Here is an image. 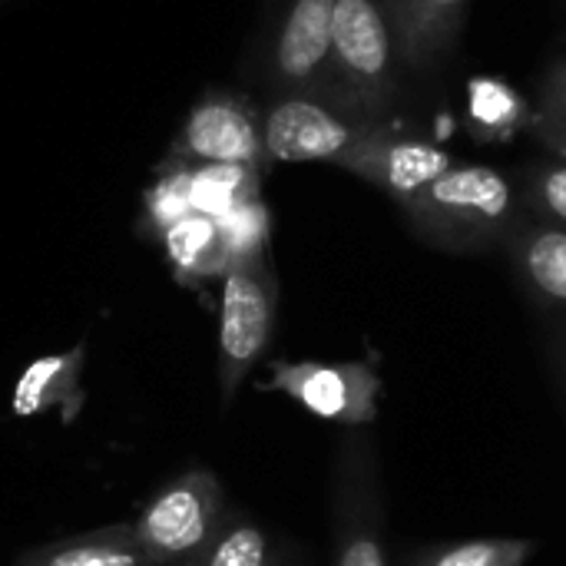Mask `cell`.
I'll return each mask as SVG.
<instances>
[{"label": "cell", "instance_id": "8", "mask_svg": "<svg viewBox=\"0 0 566 566\" xmlns=\"http://www.w3.org/2000/svg\"><path fill=\"white\" fill-rule=\"evenodd\" d=\"M169 163L179 166H202V163H226V166H252L262 169L269 163L262 143V123L255 119L252 106L232 93H209L202 96L169 149Z\"/></svg>", "mask_w": 566, "mask_h": 566}, {"label": "cell", "instance_id": "12", "mask_svg": "<svg viewBox=\"0 0 566 566\" xmlns=\"http://www.w3.org/2000/svg\"><path fill=\"white\" fill-rule=\"evenodd\" d=\"M83 361H86V348L73 345L63 355H46V358H36L33 365H27L17 378L10 411L17 418L63 411V421L70 424L83 408V385H80Z\"/></svg>", "mask_w": 566, "mask_h": 566}, {"label": "cell", "instance_id": "21", "mask_svg": "<svg viewBox=\"0 0 566 566\" xmlns=\"http://www.w3.org/2000/svg\"><path fill=\"white\" fill-rule=\"evenodd\" d=\"M537 136L566 163V60L554 63L541 83Z\"/></svg>", "mask_w": 566, "mask_h": 566}, {"label": "cell", "instance_id": "18", "mask_svg": "<svg viewBox=\"0 0 566 566\" xmlns=\"http://www.w3.org/2000/svg\"><path fill=\"white\" fill-rule=\"evenodd\" d=\"M219 229V245L226 255V265H239V262H252V259H265L269 249V206L255 196L239 202L235 209H229L226 216L216 219Z\"/></svg>", "mask_w": 566, "mask_h": 566}, {"label": "cell", "instance_id": "4", "mask_svg": "<svg viewBox=\"0 0 566 566\" xmlns=\"http://www.w3.org/2000/svg\"><path fill=\"white\" fill-rule=\"evenodd\" d=\"M275 275L265 259L239 262L222 275L219 305V385L222 405H229L255 361L265 355L275 328Z\"/></svg>", "mask_w": 566, "mask_h": 566}, {"label": "cell", "instance_id": "22", "mask_svg": "<svg viewBox=\"0 0 566 566\" xmlns=\"http://www.w3.org/2000/svg\"><path fill=\"white\" fill-rule=\"evenodd\" d=\"M531 202L551 226L566 229V163L531 172Z\"/></svg>", "mask_w": 566, "mask_h": 566}, {"label": "cell", "instance_id": "2", "mask_svg": "<svg viewBox=\"0 0 566 566\" xmlns=\"http://www.w3.org/2000/svg\"><path fill=\"white\" fill-rule=\"evenodd\" d=\"M398 63L385 0H335L328 83L335 103L378 119L398 90Z\"/></svg>", "mask_w": 566, "mask_h": 566}, {"label": "cell", "instance_id": "23", "mask_svg": "<svg viewBox=\"0 0 566 566\" xmlns=\"http://www.w3.org/2000/svg\"><path fill=\"white\" fill-rule=\"evenodd\" d=\"M169 566H189V564H169Z\"/></svg>", "mask_w": 566, "mask_h": 566}, {"label": "cell", "instance_id": "19", "mask_svg": "<svg viewBox=\"0 0 566 566\" xmlns=\"http://www.w3.org/2000/svg\"><path fill=\"white\" fill-rule=\"evenodd\" d=\"M537 554L531 537H474L424 554L415 566H527Z\"/></svg>", "mask_w": 566, "mask_h": 566}, {"label": "cell", "instance_id": "3", "mask_svg": "<svg viewBox=\"0 0 566 566\" xmlns=\"http://www.w3.org/2000/svg\"><path fill=\"white\" fill-rule=\"evenodd\" d=\"M222 521L226 497L219 478L209 471H186L139 511L133 534L149 566H169L196 557Z\"/></svg>", "mask_w": 566, "mask_h": 566}, {"label": "cell", "instance_id": "15", "mask_svg": "<svg viewBox=\"0 0 566 566\" xmlns=\"http://www.w3.org/2000/svg\"><path fill=\"white\" fill-rule=\"evenodd\" d=\"M159 242H163L166 259L182 285H199L209 279H222L229 272L222 245H219L216 219H209V216L189 212L186 219L169 226L159 235Z\"/></svg>", "mask_w": 566, "mask_h": 566}, {"label": "cell", "instance_id": "17", "mask_svg": "<svg viewBox=\"0 0 566 566\" xmlns=\"http://www.w3.org/2000/svg\"><path fill=\"white\" fill-rule=\"evenodd\" d=\"M262 169L252 166H226V163H202L189 166V206L199 216L219 219L245 199L259 196Z\"/></svg>", "mask_w": 566, "mask_h": 566}, {"label": "cell", "instance_id": "10", "mask_svg": "<svg viewBox=\"0 0 566 566\" xmlns=\"http://www.w3.org/2000/svg\"><path fill=\"white\" fill-rule=\"evenodd\" d=\"M332 13L335 0H289L272 43V76L285 90V96L328 93Z\"/></svg>", "mask_w": 566, "mask_h": 566}, {"label": "cell", "instance_id": "7", "mask_svg": "<svg viewBox=\"0 0 566 566\" xmlns=\"http://www.w3.org/2000/svg\"><path fill=\"white\" fill-rule=\"evenodd\" d=\"M259 388L289 395L315 418L368 428L378 418L381 375L375 361H272V375Z\"/></svg>", "mask_w": 566, "mask_h": 566}, {"label": "cell", "instance_id": "5", "mask_svg": "<svg viewBox=\"0 0 566 566\" xmlns=\"http://www.w3.org/2000/svg\"><path fill=\"white\" fill-rule=\"evenodd\" d=\"M332 534V566H388L375 448L358 431L342 441L335 458Z\"/></svg>", "mask_w": 566, "mask_h": 566}, {"label": "cell", "instance_id": "1", "mask_svg": "<svg viewBox=\"0 0 566 566\" xmlns=\"http://www.w3.org/2000/svg\"><path fill=\"white\" fill-rule=\"evenodd\" d=\"M405 216L411 229L438 249L478 252L514 226V186L494 166H451L408 199Z\"/></svg>", "mask_w": 566, "mask_h": 566}, {"label": "cell", "instance_id": "13", "mask_svg": "<svg viewBox=\"0 0 566 566\" xmlns=\"http://www.w3.org/2000/svg\"><path fill=\"white\" fill-rule=\"evenodd\" d=\"M514 265L537 308L566 325V229L541 222L514 235Z\"/></svg>", "mask_w": 566, "mask_h": 566}, {"label": "cell", "instance_id": "16", "mask_svg": "<svg viewBox=\"0 0 566 566\" xmlns=\"http://www.w3.org/2000/svg\"><path fill=\"white\" fill-rule=\"evenodd\" d=\"M189 566H292L282 544L239 511H226V521L212 541L189 560Z\"/></svg>", "mask_w": 566, "mask_h": 566}, {"label": "cell", "instance_id": "6", "mask_svg": "<svg viewBox=\"0 0 566 566\" xmlns=\"http://www.w3.org/2000/svg\"><path fill=\"white\" fill-rule=\"evenodd\" d=\"M375 126L348 106L289 93L262 116V143L269 163H338Z\"/></svg>", "mask_w": 566, "mask_h": 566}, {"label": "cell", "instance_id": "20", "mask_svg": "<svg viewBox=\"0 0 566 566\" xmlns=\"http://www.w3.org/2000/svg\"><path fill=\"white\" fill-rule=\"evenodd\" d=\"M143 209H146V222L153 226L156 235H163L169 226L186 219L192 212V206H189V166L166 163V172L146 189Z\"/></svg>", "mask_w": 566, "mask_h": 566}, {"label": "cell", "instance_id": "11", "mask_svg": "<svg viewBox=\"0 0 566 566\" xmlns=\"http://www.w3.org/2000/svg\"><path fill=\"white\" fill-rule=\"evenodd\" d=\"M468 3L471 0H385L398 60L411 70L438 66L464 27Z\"/></svg>", "mask_w": 566, "mask_h": 566}, {"label": "cell", "instance_id": "9", "mask_svg": "<svg viewBox=\"0 0 566 566\" xmlns=\"http://www.w3.org/2000/svg\"><path fill=\"white\" fill-rule=\"evenodd\" d=\"M335 166L361 176L365 182H371L385 196H391L398 206H405L428 182H434L441 172H448L454 166V156L434 143L398 136L385 126H375Z\"/></svg>", "mask_w": 566, "mask_h": 566}, {"label": "cell", "instance_id": "14", "mask_svg": "<svg viewBox=\"0 0 566 566\" xmlns=\"http://www.w3.org/2000/svg\"><path fill=\"white\" fill-rule=\"evenodd\" d=\"M13 566H149V560L136 544L133 524H116L33 547Z\"/></svg>", "mask_w": 566, "mask_h": 566}]
</instances>
